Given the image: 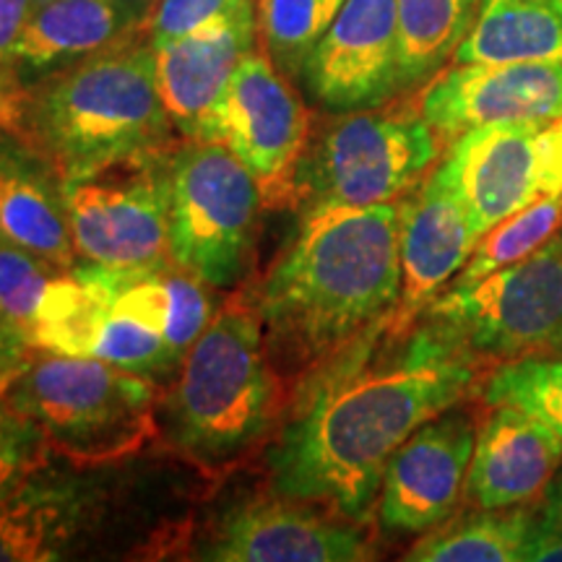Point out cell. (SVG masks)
<instances>
[{
	"mask_svg": "<svg viewBox=\"0 0 562 562\" xmlns=\"http://www.w3.org/2000/svg\"><path fill=\"white\" fill-rule=\"evenodd\" d=\"M476 11L480 0H396L398 91L432 79L453 58Z\"/></svg>",
	"mask_w": 562,
	"mask_h": 562,
	"instance_id": "obj_24",
	"label": "cell"
},
{
	"mask_svg": "<svg viewBox=\"0 0 562 562\" xmlns=\"http://www.w3.org/2000/svg\"><path fill=\"white\" fill-rule=\"evenodd\" d=\"M138 3H146V5H154V0H138Z\"/></svg>",
	"mask_w": 562,
	"mask_h": 562,
	"instance_id": "obj_36",
	"label": "cell"
},
{
	"mask_svg": "<svg viewBox=\"0 0 562 562\" xmlns=\"http://www.w3.org/2000/svg\"><path fill=\"white\" fill-rule=\"evenodd\" d=\"M560 463L562 438L552 427L518 406H492L463 492L476 508H513L537 497Z\"/></svg>",
	"mask_w": 562,
	"mask_h": 562,
	"instance_id": "obj_17",
	"label": "cell"
},
{
	"mask_svg": "<svg viewBox=\"0 0 562 562\" xmlns=\"http://www.w3.org/2000/svg\"><path fill=\"white\" fill-rule=\"evenodd\" d=\"M53 273L30 252L0 243V381L30 360L34 311Z\"/></svg>",
	"mask_w": 562,
	"mask_h": 562,
	"instance_id": "obj_26",
	"label": "cell"
},
{
	"mask_svg": "<svg viewBox=\"0 0 562 562\" xmlns=\"http://www.w3.org/2000/svg\"><path fill=\"white\" fill-rule=\"evenodd\" d=\"M484 404L518 406L562 438V355H529L501 364L484 383Z\"/></svg>",
	"mask_w": 562,
	"mask_h": 562,
	"instance_id": "obj_29",
	"label": "cell"
},
{
	"mask_svg": "<svg viewBox=\"0 0 562 562\" xmlns=\"http://www.w3.org/2000/svg\"><path fill=\"white\" fill-rule=\"evenodd\" d=\"M438 157V140L422 112L364 108L339 112L311 133L302 151L294 203L372 206L412 191Z\"/></svg>",
	"mask_w": 562,
	"mask_h": 562,
	"instance_id": "obj_6",
	"label": "cell"
},
{
	"mask_svg": "<svg viewBox=\"0 0 562 562\" xmlns=\"http://www.w3.org/2000/svg\"><path fill=\"white\" fill-rule=\"evenodd\" d=\"M100 510L94 482L40 469L0 501V562L68 558Z\"/></svg>",
	"mask_w": 562,
	"mask_h": 562,
	"instance_id": "obj_20",
	"label": "cell"
},
{
	"mask_svg": "<svg viewBox=\"0 0 562 562\" xmlns=\"http://www.w3.org/2000/svg\"><path fill=\"white\" fill-rule=\"evenodd\" d=\"M440 170L482 237L505 216L562 193V115L487 123L461 133Z\"/></svg>",
	"mask_w": 562,
	"mask_h": 562,
	"instance_id": "obj_11",
	"label": "cell"
},
{
	"mask_svg": "<svg viewBox=\"0 0 562 562\" xmlns=\"http://www.w3.org/2000/svg\"><path fill=\"white\" fill-rule=\"evenodd\" d=\"M562 229V193L542 199L516 214L505 216L476 240V248L453 284H472L492 271L524 261L526 256L544 248Z\"/></svg>",
	"mask_w": 562,
	"mask_h": 562,
	"instance_id": "obj_28",
	"label": "cell"
},
{
	"mask_svg": "<svg viewBox=\"0 0 562 562\" xmlns=\"http://www.w3.org/2000/svg\"><path fill=\"white\" fill-rule=\"evenodd\" d=\"M300 83L331 112L391 100L398 91L396 0H347L307 55Z\"/></svg>",
	"mask_w": 562,
	"mask_h": 562,
	"instance_id": "obj_13",
	"label": "cell"
},
{
	"mask_svg": "<svg viewBox=\"0 0 562 562\" xmlns=\"http://www.w3.org/2000/svg\"><path fill=\"white\" fill-rule=\"evenodd\" d=\"M560 237H562V235H560Z\"/></svg>",
	"mask_w": 562,
	"mask_h": 562,
	"instance_id": "obj_37",
	"label": "cell"
},
{
	"mask_svg": "<svg viewBox=\"0 0 562 562\" xmlns=\"http://www.w3.org/2000/svg\"><path fill=\"white\" fill-rule=\"evenodd\" d=\"M279 398L258 307L235 300L182 357L161 406L167 438L201 469H224L263 440L279 417Z\"/></svg>",
	"mask_w": 562,
	"mask_h": 562,
	"instance_id": "obj_4",
	"label": "cell"
},
{
	"mask_svg": "<svg viewBox=\"0 0 562 562\" xmlns=\"http://www.w3.org/2000/svg\"><path fill=\"white\" fill-rule=\"evenodd\" d=\"M482 362L432 315L396 307L311 370L269 453L273 492L368 524L391 456L472 396Z\"/></svg>",
	"mask_w": 562,
	"mask_h": 562,
	"instance_id": "obj_1",
	"label": "cell"
},
{
	"mask_svg": "<svg viewBox=\"0 0 562 562\" xmlns=\"http://www.w3.org/2000/svg\"><path fill=\"white\" fill-rule=\"evenodd\" d=\"M0 243L30 252L53 271L76 266L58 170L9 133H0Z\"/></svg>",
	"mask_w": 562,
	"mask_h": 562,
	"instance_id": "obj_19",
	"label": "cell"
},
{
	"mask_svg": "<svg viewBox=\"0 0 562 562\" xmlns=\"http://www.w3.org/2000/svg\"><path fill=\"white\" fill-rule=\"evenodd\" d=\"M476 419L446 409L391 456L378 492V524L391 537H422L453 516L476 448Z\"/></svg>",
	"mask_w": 562,
	"mask_h": 562,
	"instance_id": "obj_12",
	"label": "cell"
},
{
	"mask_svg": "<svg viewBox=\"0 0 562 562\" xmlns=\"http://www.w3.org/2000/svg\"><path fill=\"white\" fill-rule=\"evenodd\" d=\"M0 385L47 446L81 467L128 459L159 430L151 378L97 357H30Z\"/></svg>",
	"mask_w": 562,
	"mask_h": 562,
	"instance_id": "obj_5",
	"label": "cell"
},
{
	"mask_svg": "<svg viewBox=\"0 0 562 562\" xmlns=\"http://www.w3.org/2000/svg\"><path fill=\"white\" fill-rule=\"evenodd\" d=\"M170 263L209 286L248 271L263 193L248 167L216 140L188 138L170 154Z\"/></svg>",
	"mask_w": 562,
	"mask_h": 562,
	"instance_id": "obj_7",
	"label": "cell"
},
{
	"mask_svg": "<svg viewBox=\"0 0 562 562\" xmlns=\"http://www.w3.org/2000/svg\"><path fill=\"white\" fill-rule=\"evenodd\" d=\"M402 305V203L302 211L258 294L277 370L305 375Z\"/></svg>",
	"mask_w": 562,
	"mask_h": 562,
	"instance_id": "obj_2",
	"label": "cell"
},
{
	"mask_svg": "<svg viewBox=\"0 0 562 562\" xmlns=\"http://www.w3.org/2000/svg\"><path fill=\"white\" fill-rule=\"evenodd\" d=\"M144 273L149 271L100 263L53 273L34 311L32 347L60 357H94L112 302Z\"/></svg>",
	"mask_w": 562,
	"mask_h": 562,
	"instance_id": "obj_22",
	"label": "cell"
},
{
	"mask_svg": "<svg viewBox=\"0 0 562 562\" xmlns=\"http://www.w3.org/2000/svg\"><path fill=\"white\" fill-rule=\"evenodd\" d=\"M533 508H480L459 521L422 533L406 560L412 562H524Z\"/></svg>",
	"mask_w": 562,
	"mask_h": 562,
	"instance_id": "obj_25",
	"label": "cell"
},
{
	"mask_svg": "<svg viewBox=\"0 0 562 562\" xmlns=\"http://www.w3.org/2000/svg\"><path fill=\"white\" fill-rule=\"evenodd\" d=\"M256 21V0H154L146 32L151 42Z\"/></svg>",
	"mask_w": 562,
	"mask_h": 562,
	"instance_id": "obj_31",
	"label": "cell"
},
{
	"mask_svg": "<svg viewBox=\"0 0 562 562\" xmlns=\"http://www.w3.org/2000/svg\"><path fill=\"white\" fill-rule=\"evenodd\" d=\"M419 112L435 133H461L503 121L562 115V63H453L425 89Z\"/></svg>",
	"mask_w": 562,
	"mask_h": 562,
	"instance_id": "obj_15",
	"label": "cell"
},
{
	"mask_svg": "<svg viewBox=\"0 0 562 562\" xmlns=\"http://www.w3.org/2000/svg\"><path fill=\"white\" fill-rule=\"evenodd\" d=\"M94 357L121 370L151 378V381L170 375L182 362L165 341V336L136 321L117 318V315H110L104 323Z\"/></svg>",
	"mask_w": 562,
	"mask_h": 562,
	"instance_id": "obj_30",
	"label": "cell"
},
{
	"mask_svg": "<svg viewBox=\"0 0 562 562\" xmlns=\"http://www.w3.org/2000/svg\"><path fill=\"white\" fill-rule=\"evenodd\" d=\"M290 497H261L232 508L199 550L211 562H357L372 547L362 524L321 516Z\"/></svg>",
	"mask_w": 562,
	"mask_h": 562,
	"instance_id": "obj_14",
	"label": "cell"
},
{
	"mask_svg": "<svg viewBox=\"0 0 562 562\" xmlns=\"http://www.w3.org/2000/svg\"><path fill=\"white\" fill-rule=\"evenodd\" d=\"M347 0H258L256 24L263 53L279 74L300 81L307 55L328 32Z\"/></svg>",
	"mask_w": 562,
	"mask_h": 562,
	"instance_id": "obj_27",
	"label": "cell"
},
{
	"mask_svg": "<svg viewBox=\"0 0 562 562\" xmlns=\"http://www.w3.org/2000/svg\"><path fill=\"white\" fill-rule=\"evenodd\" d=\"M34 0H0V104L16 94V45Z\"/></svg>",
	"mask_w": 562,
	"mask_h": 562,
	"instance_id": "obj_35",
	"label": "cell"
},
{
	"mask_svg": "<svg viewBox=\"0 0 562 562\" xmlns=\"http://www.w3.org/2000/svg\"><path fill=\"white\" fill-rule=\"evenodd\" d=\"M170 154H140L63 180L76 256L112 269L159 271L170 261Z\"/></svg>",
	"mask_w": 562,
	"mask_h": 562,
	"instance_id": "obj_9",
	"label": "cell"
},
{
	"mask_svg": "<svg viewBox=\"0 0 562 562\" xmlns=\"http://www.w3.org/2000/svg\"><path fill=\"white\" fill-rule=\"evenodd\" d=\"M0 123L16 125L60 180L167 149L175 125L159 97L149 32L26 83L0 104Z\"/></svg>",
	"mask_w": 562,
	"mask_h": 562,
	"instance_id": "obj_3",
	"label": "cell"
},
{
	"mask_svg": "<svg viewBox=\"0 0 562 562\" xmlns=\"http://www.w3.org/2000/svg\"><path fill=\"white\" fill-rule=\"evenodd\" d=\"M203 140L227 146L258 180L263 203H294L297 167L311 138V115L292 81L266 53L250 50L209 112Z\"/></svg>",
	"mask_w": 562,
	"mask_h": 562,
	"instance_id": "obj_10",
	"label": "cell"
},
{
	"mask_svg": "<svg viewBox=\"0 0 562 562\" xmlns=\"http://www.w3.org/2000/svg\"><path fill=\"white\" fill-rule=\"evenodd\" d=\"M50 453L40 427L9 402L0 385V501L45 469Z\"/></svg>",
	"mask_w": 562,
	"mask_h": 562,
	"instance_id": "obj_32",
	"label": "cell"
},
{
	"mask_svg": "<svg viewBox=\"0 0 562 562\" xmlns=\"http://www.w3.org/2000/svg\"><path fill=\"white\" fill-rule=\"evenodd\" d=\"M524 562H562V476H552L542 490V501L533 505Z\"/></svg>",
	"mask_w": 562,
	"mask_h": 562,
	"instance_id": "obj_34",
	"label": "cell"
},
{
	"mask_svg": "<svg viewBox=\"0 0 562 562\" xmlns=\"http://www.w3.org/2000/svg\"><path fill=\"white\" fill-rule=\"evenodd\" d=\"M453 63H562V0H480Z\"/></svg>",
	"mask_w": 562,
	"mask_h": 562,
	"instance_id": "obj_23",
	"label": "cell"
},
{
	"mask_svg": "<svg viewBox=\"0 0 562 562\" xmlns=\"http://www.w3.org/2000/svg\"><path fill=\"white\" fill-rule=\"evenodd\" d=\"M469 209L446 172L435 170L409 201H402V311H425L476 248Z\"/></svg>",
	"mask_w": 562,
	"mask_h": 562,
	"instance_id": "obj_16",
	"label": "cell"
},
{
	"mask_svg": "<svg viewBox=\"0 0 562 562\" xmlns=\"http://www.w3.org/2000/svg\"><path fill=\"white\" fill-rule=\"evenodd\" d=\"M482 360L562 355V237L425 307Z\"/></svg>",
	"mask_w": 562,
	"mask_h": 562,
	"instance_id": "obj_8",
	"label": "cell"
},
{
	"mask_svg": "<svg viewBox=\"0 0 562 562\" xmlns=\"http://www.w3.org/2000/svg\"><path fill=\"white\" fill-rule=\"evenodd\" d=\"M258 24H235L186 37L151 42L159 97L175 128L201 138L209 112L220 102L240 60L256 45Z\"/></svg>",
	"mask_w": 562,
	"mask_h": 562,
	"instance_id": "obj_21",
	"label": "cell"
},
{
	"mask_svg": "<svg viewBox=\"0 0 562 562\" xmlns=\"http://www.w3.org/2000/svg\"><path fill=\"white\" fill-rule=\"evenodd\" d=\"M167 286H170L172 311L167 323L165 341L170 344L175 355L186 357V351L193 347L195 339L203 334V328L211 323V300L206 286L199 277L188 271H165Z\"/></svg>",
	"mask_w": 562,
	"mask_h": 562,
	"instance_id": "obj_33",
	"label": "cell"
},
{
	"mask_svg": "<svg viewBox=\"0 0 562 562\" xmlns=\"http://www.w3.org/2000/svg\"><path fill=\"white\" fill-rule=\"evenodd\" d=\"M138 0H34L16 45L19 83H32L146 32Z\"/></svg>",
	"mask_w": 562,
	"mask_h": 562,
	"instance_id": "obj_18",
	"label": "cell"
}]
</instances>
